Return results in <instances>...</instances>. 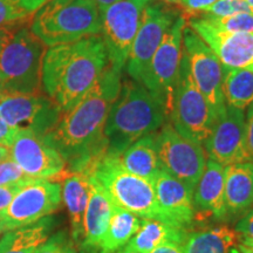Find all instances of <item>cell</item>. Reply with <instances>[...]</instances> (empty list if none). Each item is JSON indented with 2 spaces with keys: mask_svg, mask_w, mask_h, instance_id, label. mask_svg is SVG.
I'll list each match as a JSON object with an SVG mask.
<instances>
[{
  "mask_svg": "<svg viewBox=\"0 0 253 253\" xmlns=\"http://www.w3.org/2000/svg\"><path fill=\"white\" fill-rule=\"evenodd\" d=\"M183 49L196 86L218 118L226 108L223 94V66L207 43L189 26L183 31Z\"/></svg>",
  "mask_w": 253,
  "mask_h": 253,
  "instance_id": "cell-14",
  "label": "cell"
},
{
  "mask_svg": "<svg viewBox=\"0 0 253 253\" xmlns=\"http://www.w3.org/2000/svg\"><path fill=\"white\" fill-rule=\"evenodd\" d=\"M31 19L0 27V93L39 94L47 47L31 30Z\"/></svg>",
  "mask_w": 253,
  "mask_h": 253,
  "instance_id": "cell-4",
  "label": "cell"
},
{
  "mask_svg": "<svg viewBox=\"0 0 253 253\" xmlns=\"http://www.w3.org/2000/svg\"><path fill=\"white\" fill-rule=\"evenodd\" d=\"M246 120V150L249 161L253 163V103L248 108Z\"/></svg>",
  "mask_w": 253,
  "mask_h": 253,
  "instance_id": "cell-37",
  "label": "cell"
},
{
  "mask_svg": "<svg viewBox=\"0 0 253 253\" xmlns=\"http://www.w3.org/2000/svg\"><path fill=\"white\" fill-rule=\"evenodd\" d=\"M140 225V217L114 205L109 226L97 250L100 253H116L128 244Z\"/></svg>",
  "mask_w": 253,
  "mask_h": 253,
  "instance_id": "cell-27",
  "label": "cell"
},
{
  "mask_svg": "<svg viewBox=\"0 0 253 253\" xmlns=\"http://www.w3.org/2000/svg\"><path fill=\"white\" fill-rule=\"evenodd\" d=\"M168 120L163 104L143 84L129 78L122 79L104 128L107 154L121 155L141 137L160 130Z\"/></svg>",
  "mask_w": 253,
  "mask_h": 253,
  "instance_id": "cell-3",
  "label": "cell"
},
{
  "mask_svg": "<svg viewBox=\"0 0 253 253\" xmlns=\"http://www.w3.org/2000/svg\"><path fill=\"white\" fill-rule=\"evenodd\" d=\"M62 202L61 184L47 179L24 185L13 201L0 211V233L37 223L59 210Z\"/></svg>",
  "mask_w": 253,
  "mask_h": 253,
  "instance_id": "cell-11",
  "label": "cell"
},
{
  "mask_svg": "<svg viewBox=\"0 0 253 253\" xmlns=\"http://www.w3.org/2000/svg\"><path fill=\"white\" fill-rule=\"evenodd\" d=\"M37 253H77L75 244L66 235L65 231L55 233L38 249Z\"/></svg>",
  "mask_w": 253,
  "mask_h": 253,
  "instance_id": "cell-33",
  "label": "cell"
},
{
  "mask_svg": "<svg viewBox=\"0 0 253 253\" xmlns=\"http://www.w3.org/2000/svg\"><path fill=\"white\" fill-rule=\"evenodd\" d=\"M246 2H248L249 4V6L250 7H251V9H252V12H253V0H245Z\"/></svg>",
  "mask_w": 253,
  "mask_h": 253,
  "instance_id": "cell-47",
  "label": "cell"
},
{
  "mask_svg": "<svg viewBox=\"0 0 253 253\" xmlns=\"http://www.w3.org/2000/svg\"><path fill=\"white\" fill-rule=\"evenodd\" d=\"M114 204L104 189L89 176V199L84 218V239L81 249L97 250L109 226Z\"/></svg>",
  "mask_w": 253,
  "mask_h": 253,
  "instance_id": "cell-21",
  "label": "cell"
},
{
  "mask_svg": "<svg viewBox=\"0 0 253 253\" xmlns=\"http://www.w3.org/2000/svg\"><path fill=\"white\" fill-rule=\"evenodd\" d=\"M62 199L67 207L71 220L72 240L80 245L84 239V218L89 199V175L79 171H68L61 178Z\"/></svg>",
  "mask_w": 253,
  "mask_h": 253,
  "instance_id": "cell-22",
  "label": "cell"
},
{
  "mask_svg": "<svg viewBox=\"0 0 253 253\" xmlns=\"http://www.w3.org/2000/svg\"><path fill=\"white\" fill-rule=\"evenodd\" d=\"M108 65V53L101 36L49 47L42 61V90L63 114L91 89Z\"/></svg>",
  "mask_w": 253,
  "mask_h": 253,
  "instance_id": "cell-2",
  "label": "cell"
},
{
  "mask_svg": "<svg viewBox=\"0 0 253 253\" xmlns=\"http://www.w3.org/2000/svg\"><path fill=\"white\" fill-rule=\"evenodd\" d=\"M239 248L242 253H253V246H244L239 244Z\"/></svg>",
  "mask_w": 253,
  "mask_h": 253,
  "instance_id": "cell-43",
  "label": "cell"
},
{
  "mask_svg": "<svg viewBox=\"0 0 253 253\" xmlns=\"http://www.w3.org/2000/svg\"><path fill=\"white\" fill-rule=\"evenodd\" d=\"M233 229L238 235L240 245L253 246V209L236 221Z\"/></svg>",
  "mask_w": 253,
  "mask_h": 253,
  "instance_id": "cell-34",
  "label": "cell"
},
{
  "mask_svg": "<svg viewBox=\"0 0 253 253\" xmlns=\"http://www.w3.org/2000/svg\"><path fill=\"white\" fill-rule=\"evenodd\" d=\"M224 169L225 167L212 160L207 161L203 175L199 178L192 195L195 221L226 220L224 202Z\"/></svg>",
  "mask_w": 253,
  "mask_h": 253,
  "instance_id": "cell-19",
  "label": "cell"
},
{
  "mask_svg": "<svg viewBox=\"0 0 253 253\" xmlns=\"http://www.w3.org/2000/svg\"><path fill=\"white\" fill-rule=\"evenodd\" d=\"M9 157L32 179L61 181L66 162L46 136L31 129H17L8 147Z\"/></svg>",
  "mask_w": 253,
  "mask_h": 253,
  "instance_id": "cell-13",
  "label": "cell"
},
{
  "mask_svg": "<svg viewBox=\"0 0 253 253\" xmlns=\"http://www.w3.org/2000/svg\"><path fill=\"white\" fill-rule=\"evenodd\" d=\"M199 17L204 18L209 23L223 31L253 33V13H238L225 18H216L207 14H202Z\"/></svg>",
  "mask_w": 253,
  "mask_h": 253,
  "instance_id": "cell-29",
  "label": "cell"
},
{
  "mask_svg": "<svg viewBox=\"0 0 253 253\" xmlns=\"http://www.w3.org/2000/svg\"><path fill=\"white\" fill-rule=\"evenodd\" d=\"M26 184H12L0 186V211L6 209L13 201L15 195L20 191L21 188Z\"/></svg>",
  "mask_w": 253,
  "mask_h": 253,
  "instance_id": "cell-36",
  "label": "cell"
},
{
  "mask_svg": "<svg viewBox=\"0 0 253 253\" xmlns=\"http://www.w3.org/2000/svg\"><path fill=\"white\" fill-rule=\"evenodd\" d=\"M121 84L122 71L109 63L91 89L71 110L63 113L55 128L46 135L65 160L68 171L90 176L107 154L104 128Z\"/></svg>",
  "mask_w": 253,
  "mask_h": 253,
  "instance_id": "cell-1",
  "label": "cell"
},
{
  "mask_svg": "<svg viewBox=\"0 0 253 253\" xmlns=\"http://www.w3.org/2000/svg\"><path fill=\"white\" fill-rule=\"evenodd\" d=\"M120 162L126 171L154 184L161 172L156 150V131L134 142L120 155Z\"/></svg>",
  "mask_w": 253,
  "mask_h": 253,
  "instance_id": "cell-24",
  "label": "cell"
},
{
  "mask_svg": "<svg viewBox=\"0 0 253 253\" xmlns=\"http://www.w3.org/2000/svg\"><path fill=\"white\" fill-rule=\"evenodd\" d=\"M177 17L176 9L164 2H154L151 0L145 7L126 63L129 79L141 84L155 52Z\"/></svg>",
  "mask_w": 253,
  "mask_h": 253,
  "instance_id": "cell-12",
  "label": "cell"
},
{
  "mask_svg": "<svg viewBox=\"0 0 253 253\" xmlns=\"http://www.w3.org/2000/svg\"><path fill=\"white\" fill-rule=\"evenodd\" d=\"M8 157H9L8 148L5 147V145L0 144V162H2V161H5L6 158Z\"/></svg>",
  "mask_w": 253,
  "mask_h": 253,
  "instance_id": "cell-42",
  "label": "cell"
},
{
  "mask_svg": "<svg viewBox=\"0 0 253 253\" xmlns=\"http://www.w3.org/2000/svg\"><path fill=\"white\" fill-rule=\"evenodd\" d=\"M169 120L183 137L202 145L210 136L217 120L212 107L192 79L184 49Z\"/></svg>",
  "mask_w": 253,
  "mask_h": 253,
  "instance_id": "cell-7",
  "label": "cell"
},
{
  "mask_svg": "<svg viewBox=\"0 0 253 253\" xmlns=\"http://www.w3.org/2000/svg\"><path fill=\"white\" fill-rule=\"evenodd\" d=\"M238 13H253L245 0H217L203 14L216 18H225Z\"/></svg>",
  "mask_w": 253,
  "mask_h": 253,
  "instance_id": "cell-30",
  "label": "cell"
},
{
  "mask_svg": "<svg viewBox=\"0 0 253 253\" xmlns=\"http://www.w3.org/2000/svg\"><path fill=\"white\" fill-rule=\"evenodd\" d=\"M183 253H242L238 235L229 225H217L189 232Z\"/></svg>",
  "mask_w": 253,
  "mask_h": 253,
  "instance_id": "cell-25",
  "label": "cell"
},
{
  "mask_svg": "<svg viewBox=\"0 0 253 253\" xmlns=\"http://www.w3.org/2000/svg\"><path fill=\"white\" fill-rule=\"evenodd\" d=\"M116 253H136V252H134V251H130V250H128V249L123 248V249H121V250H120V251H118Z\"/></svg>",
  "mask_w": 253,
  "mask_h": 253,
  "instance_id": "cell-46",
  "label": "cell"
},
{
  "mask_svg": "<svg viewBox=\"0 0 253 253\" xmlns=\"http://www.w3.org/2000/svg\"><path fill=\"white\" fill-rule=\"evenodd\" d=\"M151 253H183L182 246L176 244H163L154 249Z\"/></svg>",
  "mask_w": 253,
  "mask_h": 253,
  "instance_id": "cell-40",
  "label": "cell"
},
{
  "mask_svg": "<svg viewBox=\"0 0 253 253\" xmlns=\"http://www.w3.org/2000/svg\"><path fill=\"white\" fill-rule=\"evenodd\" d=\"M160 1L168 5H179V1H181V0H160Z\"/></svg>",
  "mask_w": 253,
  "mask_h": 253,
  "instance_id": "cell-44",
  "label": "cell"
},
{
  "mask_svg": "<svg viewBox=\"0 0 253 253\" xmlns=\"http://www.w3.org/2000/svg\"><path fill=\"white\" fill-rule=\"evenodd\" d=\"M0 96H1V93H0Z\"/></svg>",
  "mask_w": 253,
  "mask_h": 253,
  "instance_id": "cell-48",
  "label": "cell"
},
{
  "mask_svg": "<svg viewBox=\"0 0 253 253\" xmlns=\"http://www.w3.org/2000/svg\"><path fill=\"white\" fill-rule=\"evenodd\" d=\"M15 132H17V129L8 126L4 120L0 118V144L8 148L13 141Z\"/></svg>",
  "mask_w": 253,
  "mask_h": 253,
  "instance_id": "cell-38",
  "label": "cell"
},
{
  "mask_svg": "<svg viewBox=\"0 0 253 253\" xmlns=\"http://www.w3.org/2000/svg\"><path fill=\"white\" fill-rule=\"evenodd\" d=\"M223 94L227 106L249 108L253 103V72L223 67Z\"/></svg>",
  "mask_w": 253,
  "mask_h": 253,
  "instance_id": "cell-28",
  "label": "cell"
},
{
  "mask_svg": "<svg viewBox=\"0 0 253 253\" xmlns=\"http://www.w3.org/2000/svg\"><path fill=\"white\" fill-rule=\"evenodd\" d=\"M189 230L169 225L160 220L142 219L140 229L125 248L136 253H151L154 249L163 244L183 246Z\"/></svg>",
  "mask_w": 253,
  "mask_h": 253,
  "instance_id": "cell-23",
  "label": "cell"
},
{
  "mask_svg": "<svg viewBox=\"0 0 253 253\" xmlns=\"http://www.w3.org/2000/svg\"><path fill=\"white\" fill-rule=\"evenodd\" d=\"M186 19L178 15L151 59L141 84L163 104L170 116L173 93L183 56V31Z\"/></svg>",
  "mask_w": 253,
  "mask_h": 253,
  "instance_id": "cell-9",
  "label": "cell"
},
{
  "mask_svg": "<svg viewBox=\"0 0 253 253\" xmlns=\"http://www.w3.org/2000/svg\"><path fill=\"white\" fill-rule=\"evenodd\" d=\"M31 30L46 47L101 36L102 21L93 0H49L31 20Z\"/></svg>",
  "mask_w": 253,
  "mask_h": 253,
  "instance_id": "cell-5",
  "label": "cell"
},
{
  "mask_svg": "<svg viewBox=\"0 0 253 253\" xmlns=\"http://www.w3.org/2000/svg\"><path fill=\"white\" fill-rule=\"evenodd\" d=\"M33 15L28 14L14 0H0V27L27 20Z\"/></svg>",
  "mask_w": 253,
  "mask_h": 253,
  "instance_id": "cell-32",
  "label": "cell"
},
{
  "mask_svg": "<svg viewBox=\"0 0 253 253\" xmlns=\"http://www.w3.org/2000/svg\"><path fill=\"white\" fill-rule=\"evenodd\" d=\"M54 220L45 217L31 225L4 232L0 238V253H37L53 229Z\"/></svg>",
  "mask_w": 253,
  "mask_h": 253,
  "instance_id": "cell-26",
  "label": "cell"
},
{
  "mask_svg": "<svg viewBox=\"0 0 253 253\" xmlns=\"http://www.w3.org/2000/svg\"><path fill=\"white\" fill-rule=\"evenodd\" d=\"M93 1L96 4L97 7H99V11L102 12L107 7H109L110 5L115 4V2L120 1V0H93Z\"/></svg>",
  "mask_w": 253,
  "mask_h": 253,
  "instance_id": "cell-41",
  "label": "cell"
},
{
  "mask_svg": "<svg viewBox=\"0 0 253 253\" xmlns=\"http://www.w3.org/2000/svg\"><path fill=\"white\" fill-rule=\"evenodd\" d=\"M96 252V250H90V249H82L80 253H95Z\"/></svg>",
  "mask_w": 253,
  "mask_h": 253,
  "instance_id": "cell-45",
  "label": "cell"
},
{
  "mask_svg": "<svg viewBox=\"0 0 253 253\" xmlns=\"http://www.w3.org/2000/svg\"><path fill=\"white\" fill-rule=\"evenodd\" d=\"M226 220H237L253 209V163H233L224 169Z\"/></svg>",
  "mask_w": 253,
  "mask_h": 253,
  "instance_id": "cell-20",
  "label": "cell"
},
{
  "mask_svg": "<svg viewBox=\"0 0 253 253\" xmlns=\"http://www.w3.org/2000/svg\"><path fill=\"white\" fill-rule=\"evenodd\" d=\"M33 181H36V179H32L31 177H28L11 157L0 162V186L28 184Z\"/></svg>",
  "mask_w": 253,
  "mask_h": 253,
  "instance_id": "cell-31",
  "label": "cell"
},
{
  "mask_svg": "<svg viewBox=\"0 0 253 253\" xmlns=\"http://www.w3.org/2000/svg\"><path fill=\"white\" fill-rule=\"evenodd\" d=\"M217 0H181L179 6L183 9L184 19H192L205 13Z\"/></svg>",
  "mask_w": 253,
  "mask_h": 253,
  "instance_id": "cell-35",
  "label": "cell"
},
{
  "mask_svg": "<svg viewBox=\"0 0 253 253\" xmlns=\"http://www.w3.org/2000/svg\"><path fill=\"white\" fill-rule=\"evenodd\" d=\"M189 20V27L212 50L223 67L253 72V33L223 31L202 17Z\"/></svg>",
  "mask_w": 253,
  "mask_h": 253,
  "instance_id": "cell-17",
  "label": "cell"
},
{
  "mask_svg": "<svg viewBox=\"0 0 253 253\" xmlns=\"http://www.w3.org/2000/svg\"><path fill=\"white\" fill-rule=\"evenodd\" d=\"M203 147L209 160L223 167L249 161L244 110L226 104L225 110L217 118Z\"/></svg>",
  "mask_w": 253,
  "mask_h": 253,
  "instance_id": "cell-16",
  "label": "cell"
},
{
  "mask_svg": "<svg viewBox=\"0 0 253 253\" xmlns=\"http://www.w3.org/2000/svg\"><path fill=\"white\" fill-rule=\"evenodd\" d=\"M61 115L58 104L42 93L0 96V118L15 129H31L46 136L55 128Z\"/></svg>",
  "mask_w": 253,
  "mask_h": 253,
  "instance_id": "cell-15",
  "label": "cell"
},
{
  "mask_svg": "<svg viewBox=\"0 0 253 253\" xmlns=\"http://www.w3.org/2000/svg\"><path fill=\"white\" fill-rule=\"evenodd\" d=\"M14 1L17 2L25 12L33 15L38 9L42 7V6L45 5L46 2H48L49 0H14Z\"/></svg>",
  "mask_w": 253,
  "mask_h": 253,
  "instance_id": "cell-39",
  "label": "cell"
},
{
  "mask_svg": "<svg viewBox=\"0 0 253 253\" xmlns=\"http://www.w3.org/2000/svg\"><path fill=\"white\" fill-rule=\"evenodd\" d=\"M151 0H120L100 12L101 37L106 43L109 63L123 71L140 28L145 7Z\"/></svg>",
  "mask_w": 253,
  "mask_h": 253,
  "instance_id": "cell-10",
  "label": "cell"
},
{
  "mask_svg": "<svg viewBox=\"0 0 253 253\" xmlns=\"http://www.w3.org/2000/svg\"><path fill=\"white\" fill-rule=\"evenodd\" d=\"M157 203L169 225L189 230L195 224L192 192L172 176L161 170L154 182Z\"/></svg>",
  "mask_w": 253,
  "mask_h": 253,
  "instance_id": "cell-18",
  "label": "cell"
},
{
  "mask_svg": "<svg viewBox=\"0 0 253 253\" xmlns=\"http://www.w3.org/2000/svg\"><path fill=\"white\" fill-rule=\"evenodd\" d=\"M156 150L161 170L194 194L208 161L203 145L183 137L171 123L166 122L156 131Z\"/></svg>",
  "mask_w": 253,
  "mask_h": 253,
  "instance_id": "cell-8",
  "label": "cell"
},
{
  "mask_svg": "<svg viewBox=\"0 0 253 253\" xmlns=\"http://www.w3.org/2000/svg\"><path fill=\"white\" fill-rule=\"evenodd\" d=\"M91 176L100 183L115 207L142 219L168 224L157 203L154 184L126 171L120 162V155H104L95 166Z\"/></svg>",
  "mask_w": 253,
  "mask_h": 253,
  "instance_id": "cell-6",
  "label": "cell"
}]
</instances>
